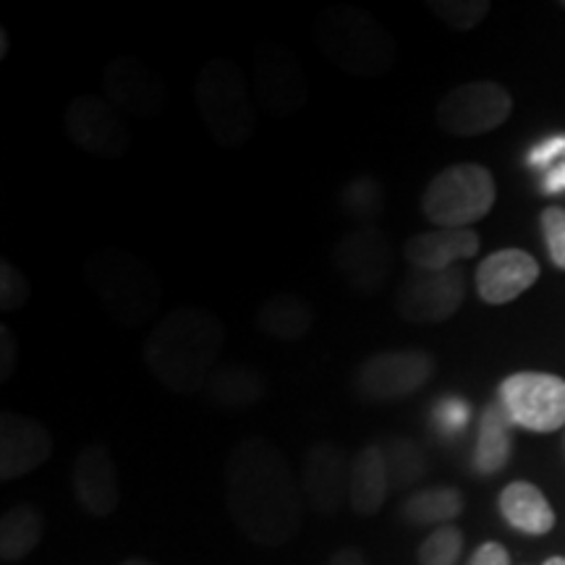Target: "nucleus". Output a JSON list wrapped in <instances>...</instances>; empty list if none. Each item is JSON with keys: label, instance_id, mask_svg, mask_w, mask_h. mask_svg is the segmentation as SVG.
<instances>
[{"label": "nucleus", "instance_id": "obj_1", "mask_svg": "<svg viewBox=\"0 0 565 565\" xmlns=\"http://www.w3.org/2000/svg\"><path fill=\"white\" fill-rule=\"evenodd\" d=\"M225 484L233 521L257 545H282L301 529L299 487L291 463L275 443L265 437L238 443L225 463Z\"/></svg>", "mask_w": 565, "mask_h": 565}, {"label": "nucleus", "instance_id": "obj_2", "mask_svg": "<svg viewBox=\"0 0 565 565\" xmlns=\"http://www.w3.org/2000/svg\"><path fill=\"white\" fill-rule=\"evenodd\" d=\"M225 328L210 309L179 307L154 324L145 341V364L158 383L175 395L204 391L217 370Z\"/></svg>", "mask_w": 565, "mask_h": 565}, {"label": "nucleus", "instance_id": "obj_3", "mask_svg": "<svg viewBox=\"0 0 565 565\" xmlns=\"http://www.w3.org/2000/svg\"><path fill=\"white\" fill-rule=\"evenodd\" d=\"M315 42L333 66L356 79H380L395 66L393 34L370 11L333 6L315 21Z\"/></svg>", "mask_w": 565, "mask_h": 565}, {"label": "nucleus", "instance_id": "obj_4", "mask_svg": "<svg viewBox=\"0 0 565 565\" xmlns=\"http://www.w3.org/2000/svg\"><path fill=\"white\" fill-rule=\"evenodd\" d=\"M87 282L103 312L124 328H139L150 322L162 299V286L152 267L121 249H100L92 254Z\"/></svg>", "mask_w": 565, "mask_h": 565}, {"label": "nucleus", "instance_id": "obj_5", "mask_svg": "<svg viewBox=\"0 0 565 565\" xmlns=\"http://www.w3.org/2000/svg\"><path fill=\"white\" fill-rule=\"evenodd\" d=\"M194 100L202 124L221 147H242L254 137L257 116L246 87V76L231 58H212L200 68Z\"/></svg>", "mask_w": 565, "mask_h": 565}, {"label": "nucleus", "instance_id": "obj_6", "mask_svg": "<svg viewBox=\"0 0 565 565\" xmlns=\"http://www.w3.org/2000/svg\"><path fill=\"white\" fill-rule=\"evenodd\" d=\"M498 200L494 175L479 162H456L429 181L422 212L437 228H471L487 217Z\"/></svg>", "mask_w": 565, "mask_h": 565}, {"label": "nucleus", "instance_id": "obj_7", "mask_svg": "<svg viewBox=\"0 0 565 565\" xmlns=\"http://www.w3.org/2000/svg\"><path fill=\"white\" fill-rule=\"evenodd\" d=\"M498 401L515 427L550 435L565 427V380L550 372H515L500 383Z\"/></svg>", "mask_w": 565, "mask_h": 565}, {"label": "nucleus", "instance_id": "obj_8", "mask_svg": "<svg viewBox=\"0 0 565 565\" xmlns=\"http://www.w3.org/2000/svg\"><path fill=\"white\" fill-rule=\"evenodd\" d=\"M513 113V97L498 82H471L450 89L437 105V126L450 137H482L503 126Z\"/></svg>", "mask_w": 565, "mask_h": 565}, {"label": "nucleus", "instance_id": "obj_9", "mask_svg": "<svg viewBox=\"0 0 565 565\" xmlns=\"http://www.w3.org/2000/svg\"><path fill=\"white\" fill-rule=\"evenodd\" d=\"M435 356L422 349L380 351L356 370V391L370 401H398L435 377Z\"/></svg>", "mask_w": 565, "mask_h": 565}, {"label": "nucleus", "instance_id": "obj_10", "mask_svg": "<svg viewBox=\"0 0 565 565\" xmlns=\"http://www.w3.org/2000/svg\"><path fill=\"white\" fill-rule=\"evenodd\" d=\"M463 296L466 275L458 265L440 273L412 270L395 291V312L412 324H437L461 309Z\"/></svg>", "mask_w": 565, "mask_h": 565}, {"label": "nucleus", "instance_id": "obj_11", "mask_svg": "<svg viewBox=\"0 0 565 565\" xmlns=\"http://www.w3.org/2000/svg\"><path fill=\"white\" fill-rule=\"evenodd\" d=\"M333 267L353 294H377L393 270L391 238L377 225L345 233L333 249Z\"/></svg>", "mask_w": 565, "mask_h": 565}, {"label": "nucleus", "instance_id": "obj_12", "mask_svg": "<svg viewBox=\"0 0 565 565\" xmlns=\"http://www.w3.org/2000/svg\"><path fill=\"white\" fill-rule=\"evenodd\" d=\"M63 126L74 145L95 158H121L131 145V131L108 100L79 95L68 103Z\"/></svg>", "mask_w": 565, "mask_h": 565}, {"label": "nucleus", "instance_id": "obj_13", "mask_svg": "<svg viewBox=\"0 0 565 565\" xmlns=\"http://www.w3.org/2000/svg\"><path fill=\"white\" fill-rule=\"evenodd\" d=\"M254 84H257L265 108L280 118L296 116L309 100L301 63L286 47H259V53L254 55Z\"/></svg>", "mask_w": 565, "mask_h": 565}, {"label": "nucleus", "instance_id": "obj_14", "mask_svg": "<svg viewBox=\"0 0 565 565\" xmlns=\"http://www.w3.org/2000/svg\"><path fill=\"white\" fill-rule=\"evenodd\" d=\"M105 92L118 108L137 118H152L166 105V82L137 55H118L105 66Z\"/></svg>", "mask_w": 565, "mask_h": 565}, {"label": "nucleus", "instance_id": "obj_15", "mask_svg": "<svg viewBox=\"0 0 565 565\" xmlns=\"http://www.w3.org/2000/svg\"><path fill=\"white\" fill-rule=\"evenodd\" d=\"M53 454L47 427L19 412L0 414V479H17L40 469Z\"/></svg>", "mask_w": 565, "mask_h": 565}, {"label": "nucleus", "instance_id": "obj_16", "mask_svg": "<svg viewBox=\"0 0 565 565\" xmlns=\"http://www.w3.org/2000/svg\"><path fill=\"white\" fill-rule=\"evenodd\" d=\"M540 278V263L524 249H500L477 267V294L490 307H503L526 294Z\"/></svg>", "mask_w": 565, "mask_h": 565}, {"label": "nucleus", "instance_id": "obj_17", "mask_svg": "<svg viewBox=\"0 0 565 565\" xmlns=\"http://www.w3.org/2000/svg\"><path fill=\"white\" fill-rule=\"evenodd\" d=\"M74 492L87 513L105 519L121 503L118 469L105 445H87L74 461Z\"/></svg>", "mask_w": 565, "mask_h": 565}, {"label": "nucleus", "instance_id": "obj_18", "mask_svg": "<svg viewBox=\"0 0 565 565\" xmlns=\"http://www.w3.org/2000/svg\"><path fill=\"white\" fill-rule=\"evenodd\" d=\"M349 492L345 458L333 443H317L303 458V494L320 513H335Z\"/></svg>", "mask_w": 565, "mask_h": 565}, {"label": "nucleus", "instance_id": "obj_19", "mask_svg": "<svg viewBox=\"0 0 565 565\" xmlns=\"http://www.w3.org/2000/svg\"><path fill=\"white\" fill-rule=\"evenodd\" d=\"M479 252V233L471 228H437L408 238L404 246L406 259L414 270L440 273L456 267L461 259H471Z\"/></svg>", "mask_w": 565, "mask_h": 565}, {"label": "nucleus", "instance_id": "obj_20", "mask_svg": "<svg viewBox=\"0 0 565 565\" xmlns=\"http://www.w3.org/2000/svg\"><path fill=\"white\" fill-rule=\"evenodd\" d=\"M391 492L385 454L380 445H366L349 466V503L359 515H374Z\"/></svg>", "mask_w": 565, "mask_h": 565}, {"label": "nucleus", "instance_id": "obj_21", "mask_svg": "<svg viewBox=\"0 0 565 565\" xmlns=\"http://www.w3.org/2000/svg\"><path fill=\"white\" fill-rule=\"evenodd\" d=\"M202 393L223 412H244L265 398V377L252 364H217Z\"/></svg>", "mask_w": 565, "mask_h": 565}, {"label": "nucleus", "instance_id": "obj_22", "mask_svg": "<svg viewBox=\"0 0 565 565\" xmlns=\"http://www.w3.org/2000/svg\"><path fill=\"white\" fill-rule=\"evenodd\" d=\"M500 513L511 524L515 532L529 536H542L553 532L555 511L547 503L540 487L529 482H511L500 492Z\"/></svg>", "mask_w": 565, "mask_h": 565}, {"label": "nucleus", "instance_id": "obj_23", "mask_svg": "<svg viewBox=\"0 0 565 565\" xmlns=\"http://www.w3.org/2000/svg\"><path fill=\"white\" fill-rule=\"evenodd\" d=\"M254 322L265 335L278 338V341H301L312 330L315 309L312 303L299 299L294 294H275L259 303Z\"/></svg>", "mask_w": 565, "mask_h": 565}, {"label": "nucleus", "instance_id": "obj_24", "mask_svg": "<svg viewBox=\"0 0 565 565\" xmlns=\"http://www.w3.org/2000/svg\"><path fill=\"white\" fill-rule=\"evenodd\" d=\"M513 427L515 424L500 401L484 408L475 448V469L479 475H498L508 463L513 450Z\"/></svg>", "mask_w": 565, "mask_h": 565}, {"label": "nucleus", "instance_id": "obj_25", "mask_svg": "<svg viewBox=\"0 0 565 565\" xmlns=\"http://www.w3.org/2000/svg\"><path fill=\"white\" fill-rule=\"evenodd\" d=\"M42 519L32 505H17L3 513L0 521V557L3 563H17L40 545Z\"/></svg>", "mask_w": 565, "mask_h": 565}, {"label": "nucleus", "instance_id": "obj_26", "mask_svg": "<svg viewBox=\"0 0 565 565\" xmlns=\"http://www.w3.org/2000/svg\"><path fill=\"white\" fill-rule=\"evenodd\" d=\"M463 511V498L456 487H429V490H422L412 494L404 505H401V513L408 524L416 526H429V524H443L448 526L456 515Z\"/></svg>", "mask_w": 565, "mask_h": 565}, {"label": "nucleus", "instance_id": "obj_27", "mask_svg": "<svg viewBox=\"0 0 565 565\" xmlns=\"http://www.w3.org/2000/svg\"><path fill=\"white\" fill-rule=\"evenodd\" d=\"M341 210L345 215H351L353 221L374 225L372 221H377L385 210L383 183L374 179V175H353L341 189Z\"/></svg>", "mask_w": 565, "mask_h": 565}, {"label": "nucleus", "instance_id": "obj_28", "mask_svg": "<svg viewBox=\"0 0 565 565\" xmlns=\"http://www.w3.org/2000/svg\"><path fill=\"white\" fill-rule=\"evenodd\" d=\"M387 479H391V490H406L408 484L419 482L427 471V458H424L422 448L414 440L406 437H393L383 448Z\"/></svg>", "mask_w": 565, "mask_h": 565}, {"label": "nucleus", "instance_id": "obj_29", "mask_svg": "<svg viewBox=\"0 0 565 565\" xmlns=\"http://www.w3.org/2000/svg\"><path fill=\"white\" fill-rule=\"evenodd\" d=\"M427 9L450 30L471 32L490 13V3L487 0H433Z\"/></svg>", "mask_w": 565, "mask_h": 565}, {"label": "nucleus", "instance_id": "obj_30", "mask_svg": "<svg viewBox=\"0 0 565 565\" xmlns=\"http://www.w3.org/2000/svg\"><path fill=\"white\" fill-rule=\"evenodd\" d=\"M463 550V532L456 526L435 529L419 547V565H456Z\"/></svg>", "mask_w": 565, "mask_h": 565}, {"label": "nucleus", "instance_id": "obj_31", "mask_svg": "<svg viewBox=\"0 0 565 565\" xmlns=\"http://www.w3.org/2000/svg\"><path fill=\"white\" fill-rule=\"evenodd\" d=\"M32 296V286L26 280V275L19 270L17 265L3 259L0 263V307L6 312H17V309L24 307Z\"/></svg>", "mask_w": 565, "mask_h": 565}, {"label": "nucleus", "instance_id": "obj_32", "mask_svg": "<svg viewBox=\"0 0 565 565\" xmlns=\"http://www.w3.org/2000/svg\"><path fill=\"white\" fill-rule=\"evenodd\" d=\"M542 233H545V244L555 267L565 270V207L550 204L540 215Z\"/></svg>", "mask_w": 565, "mask_h": 565}, {"label": "nucleus", "instance_id": "obj_33", "mask_svg": "<svg viewBox=\"0 0 565 565\" xmlns=\"http://www.w3.org/2000/svg\"><path fill=\"white\" fill-rule=\"evenodd\" d=\"M437 427L445 429V433H461L469 422V406L458 398H445L435 412Z\"/></svg>", "mask_w": 565, "mask_h": 565}, {"label": "nucleus", "instance_id": "obj_34", "mask_svg": "<svg viewBox=\"0 0 565 565\" xmlns=\"http://www.w3.org/2000/svg\"><path fill=\"white\" fill-rule=\"evenodd\" d=\"M565 160V134H557V137H550L534 147L532 154H529V162L534 168H550L557 166V162Z\"/></svg>", "mask_w": 565, "mask_h": 565}, {"label": "nucleus", "instance_id": "obj_35", "mask_svg": "<svg viewBox=\"0 0 565 565\" xmlns=\"http://www.w3.org/2000/svg\"><path fill=\"white\" fill-rule=\"evenodd\" d=\"M17 362H19L17 335H13L9 324H0V383H9L13 374H17Z\"/></svg>", "mask_w": 565, "mask_h": 565}, {"label": "nucleus", "instance_id": "obj_36", "mask_svg": "<svg viewBox=\"0 0 565 565\" xmlns=\"http://www.w3.org/2000/svg\"><path fill=\"white\" fill-rule=\"evenodd\" d=\"M469 565H511V557H508V550L498 545V542H484Z\"/></svg>", "mask_w": 565, "mask_h": 565}, {"label": "nucleus", "instance_id": "obj_37", "mask_svg": "<svg viewBox=\"0 0 565 565\" xmlns=\"http://www.w3.org/2000/svg\"><path fill=\"white\" fill-rule=\"evenodd\" d=\"M542 189H545L547 194L565 192V160H561L557 166L550 168V171L545 173V179H542Z\"/></svg>", "mask_w": 565, "mask_h": 565}, {"label": "nucleus", "instance_id": "obj_38", "mask_svg": "<svg viewBox=\"0 0 565 565\" xmlns=\"http://www.w3.org/2000/svg\"><path fill=\"white\" fill-rule=\"evenodd\" d=\"M328 565H366V557L359 553V550L343 547V550H338L333 557H330Z\"/></svg>", "mask_w": 565, "mask_h": 565}, {"label": "nucleus", "instance_id": "obj_39", "mask_svg": "<svg viewBox=\"0 0 565 565\" xmlns=\"http://www.w3.org/2000/svg\"><path fill=\"white\" fill-rule=\"evenodd\" d=\"M6 53H9V32L0 30V58H6Z\"/></svg>", "mask_w": 565, "mask_h": 565}, {"label": "nucleus", "instance_id": "obj_40", "mask_svg": "<svg viewBox=\"0 0 565 565\" xmlns=\"http://www.w3.org/2000/svg\"><path fill=\"white\" fill-rule=\"evenodd\" d=\"M121 565H154V563L145 561V557H129V561H124Z\"/></svg>", "mask_w": 565, "mask_h": 565}, {"label": "nucleus", "instance_id": "obj_41", "mask_svg": "<svg viewBox=\"0 0 565 565\" xmlns=\"http://www.w3.org/2000/svg\"><path fill=\"white\" fill-rule=\"evenodd\" d=\"M545 565H565V557L555 555V557H550V561H545Z\"/></svg>", "mask_w": 565, "mask_h": 565}, {"label": "nucleus", "instance_id": "obj_42", "mask_svg": "<svg viewBox=\"0 0 565 565\" xmlns=\"http://www.w3.org/2000/svg\"><path fill=\"white\" fill-rule=\"evenodd\" d=\"M563 9H565V3H563Z\"/></svg>", "mask_w": 565, "mask_h": 565}]
</instances>
